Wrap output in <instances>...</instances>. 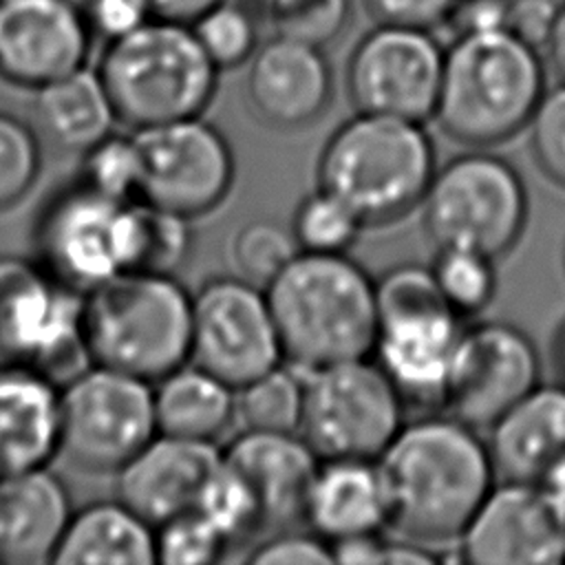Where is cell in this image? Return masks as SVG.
Returning <instances> with one entry per match:
<instances>
[{
  "label": "cell",
  "mask_w": 565,
  "mask_h": 565,
  "mask_svg": "<svg viewBox=\"0 0 565 565\" xmlns=\"http://www.w3.org/2000/svg\"><path fill=\"white\" fill-rule=\"evenodd\" d=\"M395 536L441 550L455 545L497 483L479 428L441 413L404 422L377 457Z\"/></svg>",
  "instance_id": "obj_1"
},
{
  "label": "cell",
  "mask_w": 565,
  "mask_h": 565,
  "mask_svg": "<svg viewBox=\"0 0 565 565\" xmlns=\"http://www.w3.org/2000/svg\"><path fill=\"white\" fill-rule=\"evenodd\" d=\"M545 90L539 46L508 26L459 33L444 53L433 121L457 143L492 148L527 128Z\"/></svg>",
  "instance_id": "obj_2"
},
{
  "label": "cell",
  "mask_w": 565,
  "mask_h": 565,
  "mask_svg": "<svg viewBox=\"0 0 565 565\" xmlns=\"http://www.w3.org/2000/svg\"><path fill=\"white\" fill-rule=\"evenodd\" d=\"M265 291L285 362L311 371L371 355L375 278L349 254L298 252Z\"/></svg>",
  "instance_id": "obj_3"
},
{
  "label": "cell",
  "mask_w": 565,
  "mask_h": 565,
  "mask_svg": "<svg viewBox=\"0 0 565 565\" xmlns=\"http://www.w3.org/2000/svg\"><path fill=\"white\" fill-rule=\"evenodd\" d=\"M435 170V143L424 124L355 110L322 143L316 177L369 227L419 207Z\"/></svg>",
  "instance_id": "obj_4"
},
{
  "label": "cell",
  "mask_w": 565,
  "mask_h": 565,
  "mask_svg": "<svg viewBox=\"0 0 565 565\" xmlns=\"http://www.w3.org/2000/svg\"><path fill=\"white\" fill-rule=\"evenodd\" d=\"M97 73L117 121L132 130L203 115L221 75L192 26L166 18L108 40Z\"/></svg>",
  "instance_id": "obj_5"
},
{
  "label": "cell",
  "mask_w": 565,
  "mask_h": 565,
  "mask_svg": "<svg viewBox=\"0 0 565 565\" xmlns=\"http://www.w3.org/2000/svg\"><path fill=\"white\" fill-rule=\"evenodd\" d=\"M192 294L174 274L121 271L84 291L93 364L150 384L190 360Z\"/></svg>",
  "instance_id": "obj_6"
},
{
  "label": "cell",
  "mask_w": 565,
  "mask_h": 565,
  "mask_svg": "<svg viewBox=\"0 0 565 565\" xmlns=\"http://www.w3.org/2000/svg\"><path fill=\"white\" fill-rule=\"evenodd\" d=\"M371 358L413 404H439L463 320L446 305L430 265L399 263L375 278Z\"/></svg>",
  "instance_id": "obj_7"
},
{
  "label": "cell",
  "mask_w": 565,
  "mask_h": 565,
  "mask_svg": "<svg viewBox=\"0 0 565 565\" xmlns=\"http://www.w3.org/2000/svg\"><path fill=\"white\" fill-rule=\"evenodd\" d=\"M419 210L422 227L437 247H470L501 258L525 232L530 196L505 157L472 148L437 166Z\"/></svg>",
  "instance_id": "obj_8"
},
{
  "label": "cell",
  "mask_w": 565,
  "mask_h": 565,
  "mask_svg": "<svg viewBox=\"0 0 565 565\" xmlns=\"http://www.w3.org/2000/svg\"><path fill=\"white\" fill-rule=\"evenodd\" d=\"M26 364L57 386L93 360L84 291L55 280L35 258L0 254V364Z\"/></svg>",
  "instance_id": "obj_9"
},
{
  "label": "cell",
  "mask_w": 565,
  "mask_h": 565,
  "mask_svg": "<svg viewBox=\"0 0 565 565\" xmlns=\"http://www.w3.org/2000/svg\"><path fill=\"white\" fill-rule=\"evenodd\" d=\"M404 411L406 399L371 355L305 371L300 435L320 459H377Z\"/></svg>",
  "instance_id": "obj_10"
},
{
  "label": "cell",
  "mask_w": 565,
  "mask_h": 565,
  "mask_svg": "<svg viewBox=\"0 0 565 565\" xmlns=\"http://www.w3.org/2000/svg\"><path fill=\"white\" fill-rule=\"evenodd\" d=\"M130 236L132 201H113L77 177L42 201L31 227L33 258L77 291L130 269Z\"/></svg>",
  "instance_id": "obj_11"
},
{
  "label": "cell",
  "mask_w": 565,
  "mask_h": 565,
  "mask_svg": "<svg viewBox=\"0 0 565 565\" xmlns=\"http://www.w3.org/2000/svg\"><path fill=\"white\" fill-rule=\"evenodd\" d=\"M157 435L152 384L90 364L60 386V457L86 472H117Z\"/></svg>",
  "instance_id": "obj_12"
},
{
  "label": "cell",
  "mask_w": 565,
  "mask_h": 565,
  "mask_svg": "<svg viewBox=\"0 0 565 565\" xmlns=\"http://www.w3.org/2000/svg\"><path fill=\"white\" fill-rule=\"evenodd\" d=\"M444 53L446 46L430 29L375 22L347 57L349 102L358 113L433 121Z\"/></svg>",
  "instance_id": "obj_13"
},
{
  "label": "cell",
  "mask_w": 565,
  "mask_h": 565,
  "mask_svg": "<svg viewBox=\"0 0 565 565\" xmlns=\"http://www.w3.org/2000/svg\"><path fill=\"white\" fill-rule=\"evenodd\" d=\"M190 362L238 388L285 362L265 287L212 276L192 294Z\"/></svg>",
  "instance_id": "obj_14"
},
{
  "label": "cell",
  "mask_w": 565,
  "mask_h": 565,
  "mask_svg": "<svg viewBox=\"0 0 565 565\" xmlns=\"http://www.w3.org/2000/svg\"><path fill=\"white\" fill-rule=\"evenodd\" d=\"M141 157V196L199 218L216 210L236 179L227 137L203 115L132 130Z\"/></svg>",
  "instance_id": "obj_15"
},
{
  "label": "cell",
  "mask_w": 565,
  "mask_h": 565,
  "mask_svg": "<svg viewBox=\"0 0 565 565\" xmlns=\"http://www.w3.org/2000/svg\"><path fill=\"white\" fill-rule=\"evenodd\" d=\"M541 382V355L532 338L505 320L463 324L439 406L486 430Z\"/></svg>",
  "instance_id": "obj_16"
},
{
  "label": "cell",
  "mask_w": 565,
  "mask_h": 565,
  "mask_svg": "<svg viewBox=\"0 0 565 565\" xmlns=\"http://www.w3.org/2000/svg\"><path fill=\"white\" fill-rule=\"evenodd\" d=\"M472 565L565 563V514L545 486L494 483L455 543Z\"/></svg>",
  "instance_id": "obj_17"
},
{
  "label": "cell",
  "mask_w": 565,
  "mask_h": 565,
  "mask_svg": "<svg viewBox=\"0 0 565 565\" xmlns=\"http://www.w3.org/2000/svg\"><path fill=\"white\" fill-rule=\"evenodd\" d=\"M93 38L71 0H0V79L35 90L86 66Z\"/></svg>",
  "instance_id": "obj_18"
},
{
  "label": "cell",
  "mask_w": 565,
  "mask_h": 565,
  "mask_svg": "<svg viewBox=\"0 0 565 565\" xmlns=\"http://www.w3.org/2000/svg\"><path fill=\"white\" fill-rule=\"evenodd\" d=\"M245 97L269 128L300 130L316 124L333 99V68L324 49L274 33L247 62Z\"/></svg>",
  "instance_id": "obj_19"
},
{
  "label": "cell",
  "mask_w": 565,
  "mask_h": 565,
  "mask_svg": "<svg viewBox=\"0 0 565 565\" xmlns=\"http://www.w3.org/2000/svg\"><path fill=\"white\" fill-rule=\"evenodd\" d=\"M223 461V446L157 433L115 475L117 499L154 527L194 510L210 475Z\"/></svg>",
  "instance_id": "obj_20"
},
{
  "label": "cell",
  "mask_w": 565,
  "mask_h": 565,
  "mask_svg": "<svg viewBox=\"0 0 565 565\" xmlns=\"http://www.w3.org/2000/svg\"><path fill=\"white\" fill-rule=\"evenodd\" d=\"M486 430L497 479L545 486L565 466V382H539Z\"/></svg>",
  "instance_id": "obj_21"
},
{
  "label": "cell",
  "mask_w": 565,
  "mask_h": 565,
  "mask_svg": "<svg viewBox=\"0 0 565 565\" xmlns=\"http://www.w3.org/2000/svg\"><path fill=\"white\" fill-rule=\"evenodd\" d=\"M223 459L256 494L263 527L302 521L307 492L320 457L300 433L238 430L223 446Z\"/></svg>",
  "instance_id": "obj_22"
},
{
  "label": "cell",
  "mask_w": 565,
  "mask_h": 565,
  "mask_svg": "<svg viewBox=\"0 0 565 565\" xmlns=\"http://www.w3.org/2000/svg\"><path fill=\"white\" fill-rule=\"evenodd\" d=\"M71 514L68 488L46 466L0 477V563H51Z\"/></svg>",
  "instance_id": "obj_23"
},
{
  "label": "cell",
  "mask_w": 565,
  "mask_h": 565,
  "mask_svg": "<svg viewBox=\"0 0 565 565\" xmlns=\"http://www.w3.org/2000/svg\"><path fill=\"white\" fill-rule=\"evenodd\" d=\"M60 455V386L26 364H0V477Z\"/></svg>",
  "instance_id": "obj_24"
},
{
  "label": "cell",
  "mask_w": 565,
  "mask_h": 565,
  "mask_svg": "<svg viewBox=\"0 0 565 565\" xmlns=\"http://www.w3.org/2000/svg\"><path fill=\"white\" fill-rule=\"evenodd\" d=\"M302 521L329 543L388 527V499L377 459H320Z\"/></svg>",
  "instance_id": "obj_25"
},
{
  "label": "cell",
  "mask_w": 565,
  "mask_h": 565,
  "mask_svg": "<svg viewBox=\"0 0 565 565\" xmlns=\"http://www.w3.org/2000/svg\"><path fill=\"white\" fill-rule=\"evenodd\" d=\"M157 433L218 444L236 428V388L185 362L152 384Z\"/></svg>",
  "instance_id": "obj_26"
},
{
  "label": "cell",
  "mask_w": 565,
  "mask_h": 565,
  "mask_svg": "<svg viewBox=\"0 0 565 565\" xmlns=\"http://www.w3.org/2000/svg\"><path fill=\"white\" fill-rule=\"evenodd\" d=\"M55 565H154V525L124 501L73 510L51 558Z\"/></svg>",
  "instance_id": "obj_27"
},
{
  "label": "cell",
  "mask_w": 565,
  "mask_h": 565,
  "mask_svg": "<svg viewBox=\"0 0 565 565\" xmlns=\"http://www.w3.org/2000/svg\"><path fill=\"white\" fill-rule=\"evenodd\" d=\"M40 130L60 148L84 152L113 132L117 115L97 68L82 66L35 88Z\"/></svg>",
  "instance_id": "obj_28"
},
{
  "label": "cell",
  "mask_w": 565,
  "mask_h": 565,
  "mask_svg": "<svg viewBox=\"0 0 565 565\" xmlns=\"http://www.w3.org/2000/svg\"><path fill=\"white\" fill-rule=\"evenodd\" d=\"M302 402L305 371L280 362L236 388V428L300 433Z\"/></svg>",
  "instance_id": "obj_29"
},
{
  "label": "cell",
  "mask_w": 565,
  "mask_h": 565,
  "mask_svg": "<svg viewBox=\"0 0 565 565\" xmlns=\"http://www.w3.org/2000/svg\"><path fill=\"white\" fill-rule=\"evenodd\" d=\"M192 247V218L148 203L143 199L132 201L128 271L177 274V269L188 263Z\"/></svg>",
  "instance_id": "obj_30"
},
{
  "label": "cell",
  "mask_w": 565,
  "mask_h": 565,
  "mask_svg": "<svg viewBox=\"0 0 565 565\" xmlns=\"http://www.w3.org/2000/svg\"><path fill=\"white\" fill-rule=\"evenodd\" d=\"M497 258L470 247H437L430 263L435 282L446 305L461 318L483 313L499 287Z\"/></svg>",
  "instance_id": "obj_31"
},
{
  "label": "cell",
  "mask_w": 565,
  "mask_h": 565,
  "mask_svg": "<svg viewBox=\"0 0 565 565\" xmlns=\"http://www.w3.org/2000/svg\"><path fill=\"white\" fill-rule=\"evenodd\" d=\"M289 227L300 252L347 254L366 225L347 201L318 185L296 205Z\"/></svg>",
  "instance_id": "obj_32"
},
{
  "label": "cell",
  "mask_w": 565,
  "mask_h": 565,
  "mask_svg": "<svg viewBox=\"0 0 565 565\" xmlns=\"http://www.w3.org/2000/svg\"><path fill=\"white\" fill-rule=\"evenodd\" d=\"M298 252L291 227L271 218L238 225L227 243L232 274L260 287H267Z\"/></svg>",
  "instance_id": "obj_33"
},
{
  "label": "cell",
  "mask_w": 565,
  "mask_h": 565,
  "mask_svg": "<svg viewBox=\"0 0 565 565\" xmlns=\"http://www.w3.org/2000/svg\"><path fill=\"white\" fill-rule=\"evenodd\" d=\"M194 510L227 541L230 547L263 527L256 494L225 459L205 481Z\"/></svg>",
  "instance_id": "obj_34"
},
{
  "label": "cell",
  "mask_w": 565,
  "mask_h": 565,
  "mask_svg": "<svg viewBox=\"0 0 565 565\" xmlns=\"http://www.w3.org/2000/svg\"><path fill=\"white\" fill-rule=\"evenodd\" d=\"M190 26L218 71L247 64L260 44L256 15L241 2L221 0L190 22Z\"/></svg>",
  "instance_id": "obj_35"
},
{
  "label": "cell",
  "mask_w": 565,
  "mask_h": 565,
  "mask_svg": "<svg viewBox=\"0 0 565 565\" xmlns=\"http://www.w3.org/2000/svg\"><path fill=\"white\" fill-rule=\"evenodd\" d=\"M77 179L113 201L141 196V157L135 135L110 132L82 152Z\"/></svg>",
  "instance_id": "obj_36"
},
{
  "label": "cell",
  "mask_w": 565,
  "mask_h": 565,
  "mask_svg": "<svg viewBox=\"0 0 565 565\" xmlns=\"http://www.w3.org/2000/svg\"><path fill=\"white\" fill-rule=\"evenodd\" d=\"M42 172V146L35 130L0 110V212L18 205Z\"/></svg>",
  "instance_id": "obj_37"
},
{
  "label": "cell",
  "mask_w": 565,
  "mask_h": 565,
  "mask_svg": "<svg viewBox=\"0 0 565 565\" xmlns=\"http://www.w3.org/2000/svg\"><path fill=\"white\" fill-rule=\"evenodd\" d=\"M230 550L227 541L196 512H183L154 527L157 563L212 565Z\"/></svg>",
  "instance_id": "obj_38"
},
{
  "label": "cell",
  "mask_w": 565,
  "mask_h": 565,
  "mask_svg": "<svg viewBox=\"0 0 565 565\" xmlns=\"http://www.w3.org/2000/svg\"><path fill=\"white\" fill-rule=\"evenodd\" d=\"M351 9V0H289L282 7L267 11V18L274 33L324 49L349 24Z\"/></svg>",
  "instance_id": "obj_39"
},
{
  "label": "cell",
  "mask_w": 565,
  "mask_h": 565,
  "mask_svg": "<svg viewBox=\"0 0 565 565\" xmlns=\"http://www.w3.org/2000/svg\"><path fill=\"white\" fill-rule=\"evenodd\" d=\"M530 152L543 177L565 190V84L547 88L530 124Z\"/></svg>",
  "instance_id": "obj_40"
},
{
  "label": "cell",
  "mask_w": 565,
  "mask_h": 565,
  "mask_svg": "<svg viewBox=\"0 0 565 565\" xmlns=\"http://www.w3.org/2000/svg\"><path fill=\"white\" fill-rule=\"evenodd\" d=\"M256 565H331V543L311 532H278L254 545L247 556Z\"/></svg>",
  "instance_id": "obj_41"
},
{
  "label": "cell",
  "mask_w": 565,
  "mask_h": 565,
  "mask_svg": "<svg viewBox=\"0 0 565 565\" xmlns=\"http://www.w3.org/2000/svg\"><path fill=\"white\" fill-rule=\"evenodd\" d=\"M362 4L375 22L437 31L450 22L461 0H362Z\"/></svg>",
  "instance_id": "obj_42"
},
{
  "label": "cell",
  "mask_w": 565,
  "mask_h": 565,
  "mask_svg": "<svg viewBox=\"0 0 565 565\" xmlns=\"http://www.w3.org/2000/svg\"><path fill=\"white\" fill-rule=\"evenodd\" d=\"M93 35L115 40L148 22L152 9L148 0H88L82 9Z\"/></svg>",
  "instance_id": "obj_43"
},
{
  "label": "cell",
  "mask_w": 565,
  "mask_h": 565,
  "mask_svg": "<svg viewBox=\"0 0 565 565\" xmlns=\"http://www.w3.org/2000/svg\"><path fill=\"white\" fill-rule=\"evenodd\" d=\"M556 9L554 0H510L505 26L543 51Z\"/></svg>",
  "instance_id": "obj_44"
},
{
  "label": "cell",
  "mask_w": 565,
  "mask_h": 565,
  "mask_svg": "<svg viewBox=\"0 0 565 565\" xmlns=\"http://www.w3.org/2000/svg\"><path fill=\"white\" fill-rule=\"evenodd\" d=\"M221 0H148L154 18L177 20V22H194L203 11L214 7Z\"/></svg>",
  "instance_id": "obj_45"
},
{
  "label": "cell",
  "mask_w": 565,
  "mask_h": 565,
  "mask_svg": "<svg viewBox=\"0 0 565 565\" xmlns=\"http://www.w3.org/2000/svg\"><path fill=\"white\" fill-rule=\"evenodd\" d=\"M545 51V60L552 66V71L556 73L558 82L565 84V2L558 4L552 29L547 33V40L543 44Z\"/></svg>",
  "instance_id": "obj_46"
},
{
  "label": "cell",
  "mask_w": 565,
  "mask_h": 565,
  "mask_svg": "<svg viewBox=\"0 0 565 565\" xmlns=\"http://www.w3.org/2000/svg\"><path fill=\"white\" fill-rule=\"evenodd\" d=\"M554 362L561 373V380L565 382V318L561 320V324L556 327V333H554Z\"/></svg>",
  "instance_id": "obj_47"
},
{
  "label": "cell",
  "mask_w": 565,
  "mask_h": 565,
  "mask_svg": "<svg viewBox=\"0 0 565 565\" xmlns=\"http://www.w3.org/2000/svg\"><path fill=\"white\" fill-rule=\"evenodd\" d=\"M545 488L550 490V494H552L554 501L558 503L561 512L565 514V466L545 483Z\"/></svg>",
  "instance_id": "obj_48"
},
{
  "label": "cell",
  "mask_w": 565,
  "mask_h": 565,
  "mask_svg": "<svg viewBox=\"0 0 565 565\" xmlns=\"http://www.w3.org/2000/svg\"><path fill=\"white\" fill-rule=\"evenodd\" d=\"M260 7H263V11L267 13V11H271V9H278V7H282V4H287L289 0H256Z\"/></svg>",
  "instance_id": "obj_49"
},
{
  "label": "cell",
  "mask_w": 565,
  "mask_h": 565,
  "mask_svg": "<svg viewBox=\"0 0 565 565\" xmlns=\"http://www.w3.org/2000/svg\"><path fill=\"white\" fill-rule=\"evenodd\" d=\"M563 265H565V254H563Z\"/></svg>",
  "instance_id": "obj_50"
}]
</instances>
